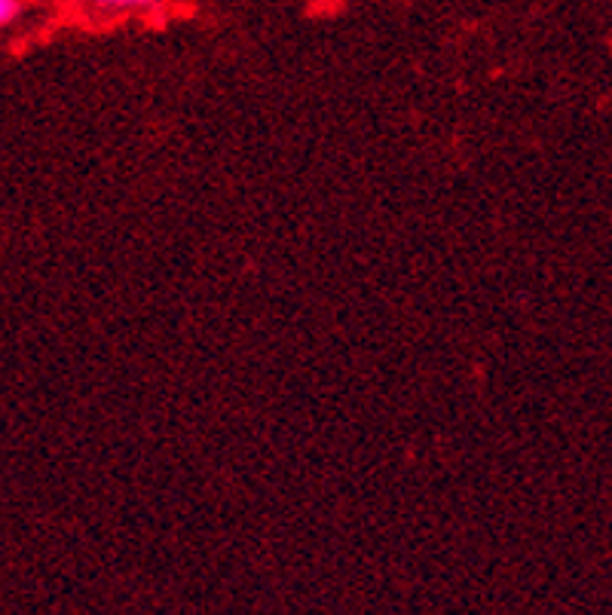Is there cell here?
<instances>
[{
  "label": "cell",
  "instance_id": "1",
  "mask_svg": "<svg viewBox=\"0 0 612 615\" xmlns=\"http://www.w3.org/2000/svg\"><path fill=\"white\" fill-rule=\"evenodd\" d=\"M92 3L108 13H144V10L160 7L163 0H92Z\"/></svg>",
  "mask_w": 612,
  "mask_h": 615
},
{
  "label": "cell",
  "instance_id": "2",
  "mask_svg": "<svg viewBox=\"0 0 612 615\" xmlns=\"http://www.w3.org/2000/svg\"><path fill=\"white\" fill-rule=\"evenodd\" d=\"M26 13V0H0V28H10Z\"/></svg>",
  "mask_w": 612,
  "mask_h": 615
}]
</instances>
